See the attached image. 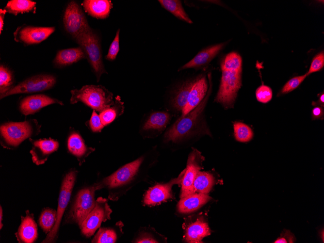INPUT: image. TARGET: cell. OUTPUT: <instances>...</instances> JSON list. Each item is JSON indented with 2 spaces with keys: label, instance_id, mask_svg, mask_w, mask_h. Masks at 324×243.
I'll return each instance as SVG.
<instances>
[{
  "label": "cell",
  "instance_id": "1",
  "mask_svg": "<svg viewBox=\"0 0 324 243\" xmlns=\"http://www.w3.org/2000/svg\"><path fill=\"white\" fill-rule=\"evenodd\" d=\"M242 59L237 52L227 54L221 63L222 77L215 100L224 107L233 106L241 85Z\"/></svg>",
  "mask_w": 324,
  "mask_h": 243
},
{
  "label": "cell",
  "instance_id": "2",
  "mask_svg": "<svg viewBox=\"0 0 324 243\" xmlns=\"http://www.w3.org/2000/svg\"><path fill=\"white\" fill-rule=\"evenodd\" d=\"M211 90L210 81V87L200 104L187 114L178 118L165 132L164 136L165 142L177 143L195 135L210 134L203 113Z\"/></svg>",
  "mask_w": 324,
  "mask_h": 243
},
{
  "label": "cell",
  "instance_id": "3",
  "mask_svg": "<svg viewBox=\"0 0 324 243\" xmlns=\"http://www.w3.org/2000/svg\"><path fill=\"white\" fill-rule=\"evenodd\" d=\"M143 160L144 158L141 157L120 167L100 183L95 184L97 190L107 188L109 190V198L117 200L135 185V180Z\"/></svg>",
  "mask_w": 324,
  "mask_h": 243
},
{
  "label": "cell",
  "instance_id": "4",
  "mask_svg": "<svg viewBox=\"0 0 324 243\" xmlns=\"http://www.w3.org/2000/svg\"><path fill=\"white\" fill-rule=\"evenodd\" d=\"M40 127L35 119L5 123L0 126L1 144L5 148H14L26 139L38 134Z\"/></svg>",
  "mask_w": 324,
  "mask_h": 243
},
{
  "label": "cell",
  "instance_id": "5",
  "mask_svg": "<svg viewBox=\"0 0 324 243\" xmlns=\"http://www.w3.org/2000/svg\"><path fill=\"white\" fill-rule=\"evenodd\" d=\"M71 93V103L81 101L99 113L114 104L113 94L101 85H86Z\"/></svg>",
  "mask_w": 324,
  "mask_h": 243
},
{
  "label": "cell",
  "instance_id": "6",
  "mask_svg": "<svg viewBox=\"0 0 324 243\" xmlns=\"http://www.w3.org/2000/svg\"><path fill=\"white\" fill-rule=\"evenodd\" d=\"M75 40L82 49L98 81L101 75L106 72L102 62L100 43L98 35L90 28L79 35Z\"/></svg>",
  "mask_w": 324,
  "mask_h": 243
},
{
  "label": "cell",
  "instance_id": "7",
  "mask_svg": "<svg viewBox=\"0 0 324 243\" xmlns=\"http://www.w3.org/2000/svg\"><path fill=\"white\" fill-rule=\"evenodd\" d=\"M77 172L71 170L64 176L62 182L58 199L56 220L52 230L47 235L42 243H53L58 238L59 229L64 213L70 200L76 181Z\"/></svg>",
  "mask_w": 324,
  "mask_h": 243
},
{
  "label": "cell",
  "instance_id": "8",
  "mask_svg": "<svg viewBox=\"0 0 324 243\" xmlns=\"http://www.w3.org/2000/svg\"><path fill=\"white\" fill-rule=\"evenodd\" d=\"M96 190L97 188L95 184L79 191L67 215V222L76 223L79 227L81 226L85 218L95 206Z\"/></svg>",
  "mask_w": 324,
  "mask_h": 243
},
{
  "label": "cell",
  "instance_id": "9",
  "mask_svg": "<svg viewBox=\"0 0 324 243\" xmlns=\"http://www.w3.org/2000/svg\"><path fill=\"white\" fill-rule=\"evenodd\" d=\"M112 212L108 200L102 197H98L96 200L95 206L80 227L82 234L86 237L92 236L102 222L111 219Z\"/></svg>",
  "mask_w": 324,
  "mask_h": 243
},
{
  "label": "cell",
  "instance_id": "10",
  "mask_svg": "<svg viewBox=\"0 0 324 243\" xmlns=\"http://www.w3.org/2000/svg\"><path fill=\"white\" fill-rule=\"evenodd\" d=\"M56 82V78L51 75L34 76L0 94V99L14 94L44 91L51 88Z\"/></svg>",
  "mask_w": 324,
  "mask_h": 243
},
{
  "label": "cell",
  "instance_id": "11",
  "mask_svg": "<svg viewBox=\"0 0 324 243\" xmlns=\"http://www.w3.org/2000/svg\"><path fill=\"white\" fill-rule=\"evenodd\" d=\"M63 24L65 31L75 39L90 28L81 8L74 1H70L65 10Z\"/></svg>",
  "mask_w": 324,
  "mask_h": 243
},
{
  "label": "cell",
  "instance_id": "12",
  "mask_svg": "<svg viewBox=\"0 0 324 243\" xmlns=\"http://www.w3.org/2000/svg\"><path fill=\"white\" fill-rule=\"evenodd\" d=\"M204 160L201 152L196 149H193L190 153L181 183V198L195 193L194 182L198 173L202 168Z\"/></svg>",
  "mask_w": 324,
  "mask_h": 243
},
{
  "label": "cell",
  "instance_id": "13",
  "mask_svg": "<svg viewBox=\"0 0 324 243\" xmlns=\"http://www.w3.org/2000/svg\"><path fill=\"white\" fill-rule=\"evenodd\" d=\"M184 170L178 177L168 183L158 184L150 188L146 193L144 203L147 205H155L172 198V187L174 184L181 183Z\"/></svg>",
  "mask_w": 324,
  "mask_h": 243
},
{
  "label": "cell",
  "instance_id": "14",
  "mask_svg": "<svg viewBox=\"0 0 324 243\" xmlns=\"http://www.w3.org/2000/svg\"><path fill=\"white\" fill-rule=\"evenodd\" d=\"M30 141L32 144L30 150L32 160L37 165L44 164L49 156L59 147L58 141L51 138L37 140L30 139Z\"/></svg>",
  "mask_w": 324,
  "mask_h": 243
},
{
  "label": "cell",
  "instance_id": "15",
  "mask_svg": "<svg viewBox=\"0 0 324 243\" xmlns=\"http://www.w3.org/2000/svg\"><path fill=\"white\" fill-rule=\"evenodd\" d=\"M54 103L63 105L62 101L44 94L29 96L23 98L19 103L21 113L25 115L33 114L42 108Z\"/></svg>",
  "mask_w": 324,
  "mask_h": 243
},
{
  "label": "cell",
  "instance_id": "16",
  "mask_svg": "<svg viewBox=\"0 0 324 243\" xmlns=\"http://www.w3.org/2000/svg\"><path fill=\"white\" fill-rule=\"evenodd\" d=\"M55 31L53 27L28 26L20 29L16 34L18 41L31 45L38 44L46 39Z\"/></svg>",
  "mask_w": 324,
  "mask_h": 243
},
{
  "label": "cell",
  "instance_id": "17",
  "mask_svg": "<svg viewBox=\"0 0 324 243\" xmlns=\"http://www.w3.org/2000/svg\"><path fill=\"white\" fill-rule=\"evenodd\" d=\"M208 89V83L205 76H200L195 79L189 93L187 103L181 112V116H184L200 104L207 95Z\"/></svg>",
  "mask_w": 324,
  "mask_h": 243
},
{
  "label": "cell",
  "instance_id": "18",
  "mask_svg": "<svg viewBox=\"0 0 324 243\" xmlns=\"http://www.w3.org/2000/svg\"><path fill=\"white\" fill-rule=\"evenodd\" d=\"M26 216H21V224L15 235L18 243H32L38 237L37 227L33 215L29 211H26Z\"/></svg>",
  "mask_w": 324,
  "mask_h": 243
},
{
  "label": "cell",
  "instance_id": "19",
  "mask_svg": "<svg viewBox=\"0 0 324 243\" xmlns=\"http://www.w3.org/2000/svg\"><path fill=\"white\" fill-rule=\"evenodd\" d=\"M224 45V43H221L203 49L178 70L187 68L196 69L208 65L222 49Z\"/></svg>",
  "mask_w": 324,
  "mask_h": 243
},
{
  "label": "cell",
  "instance_id": "20",
  "mask_svg": "<svg viewBox=\"0 0 324 243\" xmlns=\"http://www.w3.org/2000/svg\"><path fill=\"white\" fill-rule=\"evenodd\" d=\"M210 234L211 230L207 223L200 217L187 227L184 239L187 243H201L202 239Z\"/></svg>",
  "mask_w": 324,
  "mask_h": 243
},
{
  "label": "cell",
  "instance_id": "21",
  "mask_svg": "<svg viewBox=\"0 0 324 243\" xmlns=\"http://www.w3.org/2000/svg\"><path fill=\"white\" fill-rule=\"evenodd\" d=\"M211 198L207 194L195 193L181 198L177 206L178 211L181 213L193 212L203 206Z\"/></svg>",
  "mask_w": 324,
  "mask_h": 243
},
{
  "label": "cell",
  "instance_id": "22",
  "mask_svg": "<svg viewBox=\"0 0 324 243\" xmlns=\"http://www.w3.org/2000/svg\"><path fill=\"white\" fill-rule=\"evenodd\" d=\"M67 145L69 152L77 158L80 164L85 157L94 150V148L87 147L80 134L75 131L69 134Z\"/></svg>",
  "mask_w": 324,
  "mask_h": 243
},
{
  "label": "cell",
  "instance_id": "23",
  "mask_svg": "<svg viewBox=\"0 0 324 243\" xmlns=\"http://www.w3.org/2000/svg\"><path fill=\"white\" fill-rule=\"evenodd\" d=\"M82 5L85 11L92 16L100 19L107 17L113 7V4L108 0H85Z\"/></svg>",
  "mask_w": 324,
  "mask_h": 243
},
{
  "label": "cell",
  "instance_id": "24",
  "mask_svg": "<svg viewBox=\"0 0 324 243\" xmlns=\"http://www.w3.org/2000/svg\"><path fill=\"white\" fill-rule=\"evenodd\" d=\"M84 58H86L85 55L82 49L79 47L59 50L57 53L54 63L58 66H65L76 63Z\"/></svg>",
  "mask_w": 324,
  "mask_h": 243
},
{
  "label": "cell",
  "instance_id": "25",
  "mask_svg": "<svg viewBox=\"0 0 324 243\" xmlns=\"http://www.w3.org/2000/svg\"><path fill=\"white\" fill-rule=\"evenodd\" d=\"M194 81L195 80H188L183 82L176 90L171 102L173 107L176 110L182 112L185 106Z\"/></svg>",
  "mask_w": 324,
  "mask_h": 243
},
{
  "label": "cell",
  "instance_id": "26",
  "mask_svg": "<svg viewBox=\"0 0 324 243\" xmlns=\"http://www.w3.org/2000/svg\"><path fill=\"white\" fill-rule=\"evenodd\" d=\"M171 118L169 113L165 112H156L151 113L145 123L144 130H163Z\"/></svg>",
  "mask_w": 324,
  "mask_h": 243
},
{
  "label": "cell",
  "instance_id": "27",
  "mask_svg": "<svg viewBox=\"0 0 324 243\" xmlns=\"http://www.w3.org/2000/svg\"><path fill=\"white\" fill-rule=\"evenodd\" d=\"M158 1L163 8L176 17L190 24L193 23L192 20L184 11L180 0H159Z\"/></svg>",
  "mask_w": 324,
  "mask_h": 243
},
{
  "label": "cell",
  "instance_id": "28",
  "mask_svg": "<svg viewBox=\"0 0 324 243\" xmlns=\"http://www.w3.org/2000/svg\"><path fill=\"white\" fill-rule=\"evenodd\" d=\"M214 183V178L211 174L200 171L194 182L195 193L207 194L212 189Z\"/></svg>",
  "mask_w": 324,
  "mask_h": 243
},
{
  "label": "cell",
  "instance_id": "29",
  "mask_svg": "<svg viewBox=\"0 0 324 243\" xmlns=\"http://www.w3.org/2000/svg\"><path fill=\"white\" fill-rule=\"evenodd\" d=\"M36 2L29 0H11L5 7L6 12L16 15L19 13L29 12L34 7Z\"/></svg>",
  "mask_w": 324,
  "mask_h": 243
},
{
  "label": "cell",
  "instance_id": "30",
  "mask_svg": "<svg viewBox=\"0 0 324 243\" xmlns=\"http://www.w3.org/2000/svg\"><path fill=\"white\" fill-rule=\"evenodd\" d=\"M57 211L49 208L44 209L41 213L39 224L43 231L48 234L53 228L56 220Z\"/></svg>",
  "mask_w": 324,
  "mask_h": 243
},
{
  "label": "cell",
  "instance_id": "31",
  "mask_svg": "<svg viewBox=\"0 0 324 243\" xmlns=\"http://www.w3.org/2000/svg\"><path fill=\"white\" fill-rule=\"evenodd\" d=\"M115 99V103L113 106L104 110L100 113L99 116L104 126L112 122L119 114L120 111H123V103L121 102L119 96H117Z\"/></svg>",
  "mask_w": 324,
  "mask_h": 243
},
{
  "label": "cell",
  "instance_id": "32",
  "mask_svg": "<svg viewBox=\"0 0 324 243\" xmlns=\"http://www.w3.org/2000/svg\"><path fill=\"white\" fill-rule=\"evenodd\" d=\"M234 136L240 142H247L253 136L252 129L246 124L241 122H235L233 124Z\"/></svg>",
  "mask_w": 324,
  "mask_h": 243
},
{
  "label": "cell",
  "instance_id": "33",
  "mask_svg": "<svg viewBox=\"0 0 324 243\" xmlns=\"http://www.w3.org/2000/svg\"><path fill=\"white\" fill-rule=\"evenodd\" d=\"M117 239V234L112 228H100L95 235L92 243H114Z\"/></svg>",
  "mask_w": 324,
  "mask_h": 243
},
{
  "label": "cell",
  "instance_id": "34",
  "mask_svg": "<svg viewBox=\"0 0 324 243\" xmlns=\"http://www.w3.org/2000/svg\"><path fill=\"white\" fill-rule=\"evenodd\" d=\"M13 77L11 71L3 65L0 66V94L9 89L13 84Z\"/></svg>",
  "mask_w": 324,
  "mask_h": 243
},
{
  "label": "cell",
  "instance_id": "35",
  "mask_svg": "<svg viewBox=\"0 0 324 243\" xmlns=\"http://www.w3.org/2000/svg\"><path fill=\"white\" fill-rule=\"evenodd\" d=\"M272 90L269 86L262 85L256 91L257 100L261 103H266L271 100L272 97Z\"/></svg>",
  "mask_w": 324,
  "mask_h": 243
},
{
  "label": "cell",
  "instance_id": "36",
  "mask_svg": "<svg viewBox=\"0 0 324 243\" xmlns=\"http://www.w3.org/2000/svg\"><path fill=\"white\" fill-rule=\"evenodd\" d=\"M119 33L120 29L116 32L115 37L112 42L106 59L109 61H113L115 59L119 50Z\"/></svg>",
  "mask_w": 324,
  "mask_h": 243
},
{
  "label": "cell",
  "instance_id": "37",
  "mask_svg": "<svg viewBox=\"0 0 324 243\" xmlns=\"http://www.w3.org/2000/svg\"><path fill=\"white\" fill-rule=\"evenodd\" d=\"M307 73L301 76L295 77L290 79L284 85L281 90L283 94L288 93L296 89L307 76Z\"/></svg>",
  "mask_w": 324,
  "mask_h": 243
},
{
  "label": "cell",
  "instance_id": "38",
  "mask_svg": "<svg viewBox=\"0 0 324 243\" xmlns=\"http://www.w3.org/2000/svg\"><path fill=\"white\" fill-rule=\"evenodd\" d=\"M324 65V53L322 51L314 57L311 63L310 68L307 73V75L319 71Z\"/></svg>",
  "mask_w": 324,
  "mask_h": 243
},
{
  "label": "cell",
  "instance_id": "39",
  "mask_svg": "<svg viewBox=\"0 0 324 243\" xmlns=\"http://www.w3.org/2000/svg\"><path fill=\"white\" fill-rule=\"evenodd\" d=\"M89 124L94 132H99L104 127L99 115L97 114L95 110L93 111Z\"/></svg>",
  "mask_w": 324,
  "mask_h": 243
},
{
  "label": "cell",
  "instance_id": "40",
  "mask_svg": "<svg viewBox=\"0 0 324 243\" xmlns=\"http://www.w3.org/2000/svg\"><path fill=\"white\" fill-rule=\"evenodd\" d=\"M294 235L289 230H285L282 233L274 243H294L295 241Z\"/></svg>",
  "mask_w": 324,
  "mask_h": 243
},
{
  "label": "cell",
  "instance_id": "41",
  "mask_svg": "<svg viewBox=\"0 0 324 243\" xmlns=\"http://www.w3.org/2000/svg\"><path fill=\"white\" fill-rule=\"evenodd\" d=\"M135 243H158V241L155 240L154 238L151 237L150 236H147L146 235H142L141 237H139Z\"/></svg>",
  "mask_w": 324,
  "mask_h": 243
},
{
  "label": "cell",
  "instance_id": "42",
  "mask_svg": "<svg viewBox=\"0 0 324 243\" xmlns=\"http://www.w3.org/2000/svg\"><path fill=\"white\" fill-rule=\"evenodd\" d=\"M312 117L314 118H320L324 115L323 109L321 107H314L312 111Z\"/></svg>",
  "mask_w": 324,
  "mask_h": 243
},
{
  "label": "cell",
  "instance_id": "43",
  "mask_svg": "<svg viewBox=\"0 0 324 243\" xmlns=\"http://www.w3.org/2000/svg\"><path fill=\"white\" fill-rule=\"evenodd\" d=\"M6 10L0 9V32L1 33L3 27L4 15L6 13Z\"/></svg>",
  "mask_w": 324,
  "mask_h": 243
},
{
  "label": "cell",
  "instance_id": "44",
  "mask_svg": "<svg viewBox=\"0 0 324 243\" xmlns=\"http://www.w3.org/2000/svg\"><path fill=\"white\" fill-rule=\"evenodd\" d=\"M324 94L323 93L320 96L319 100V102L317 103V104L321 105V106H324Z\"/></svg>",
  "mask_w": 324,
  "mask_h": 243
},
{
  "label": "cell",
  "instance_id": "45",
  "mask_svg": "<svg viewBox=\"0 0 324 243\" xmlns=\"http://www.w3.org/2000/svg\"><path fill=\"white\" fill-rule=\"evenodd\" d=\"M0 228L1 229L2 227H3V225L2 224V215H2V210L1 206H0Z\"/></svg>",
  "mask_w": 324,
  "mask_h": 243
}]
</instances>
